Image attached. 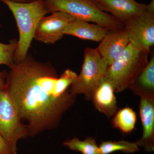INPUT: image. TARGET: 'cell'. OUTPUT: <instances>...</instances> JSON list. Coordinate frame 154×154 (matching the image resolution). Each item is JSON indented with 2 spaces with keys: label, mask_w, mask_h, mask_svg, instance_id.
Wrapping results in <instances>:
<instances>
[{
  "label": "cell",
  "mask_w": 154,
  "mask_h": 154,
  "mask_svg": "<svg viewBox=\"0 0 154 154\" xmlns=\"http://www.w3.org/2000/svg\"><path fill=\"white\" fill-rule=\"evenodd\" d=\"M9 68L4 89L27 123L29 136L56 127L75 100L69 89L77 74L68 69L58 77L51 63L28 55Z\"/></svg>",
  "instance_id": "1"
},
{
  "label": "cell",
  "mask_w": 154,
  "mask_h": 154,
  "mask_svg": "<svg viewBox=\"0 0 154 154\" xmlns=\"http://www.w3.org/2000/svg\"><path fill=\"white\" fill-rule=\"evenodd\" d=\"M11 10L17 22L19 34L18 46L14 54L15 63L22 61L28 55L38 22L48 14L45 0L17 3L1 0Z\"/></svg>",
  "instance_id": "2"
},
{
  "label": "cell",
  "mask_w": 154,
  "mask_h": 154,
  "mask_svg": "<svg viewBox=\"0 0 154 154\" xmlns=\"http://www.w3.org/2000/svg\"><path fill=\"white\" fill-rule=\"evenodd\" d=\"M149 54L130 43L121 55L108 66L103 79L112 85L115 93L124 91L146 65Z\"/></svg>",
  "instance_id": "3"
},
{
  "label": "cell",
  "mask_w": 154,
  "mask_h": 154,
  "mask_svg": "<svg viewBox=\"0 0 154 154\" xmlns=\"http://www.w3.org/2000/svg\"><path fill=\"white\" fill-rule=\"evenodd\" d=\"M45 2L48 14L62 11L77 19L105 27L110 31L124 27L118 19L87 0H46Z\"/></svg>",
  "instance_id": "4"
},
{
  "label": "cell",
  "mask_w": 154,
  "mask_h": 154,
  "mask_svg": "<svg viewBox=\"0 0 154 154\" xmlns=\"http://www.w3.org/2000/svg\"><path fill=\"white\" fill-rule=\"evenodd\" d=\"M84 58L80 74L69 90L73 95L83 94L86 100H91L103 80L108 65L96 48H86Z\"/></svg>",
  "instance_id": "5"
},
{
  "label": "cell",
  "mask_w": 154,
  "mask_h": 154,
  "mask_svg": "<svg viewBox=\"0 0 154 154\" xmlns=\"http://www.w3.org/2000/svg\"><path fill=\"white\" fill-rule=\"evenodd\" d=\"M0 134L11 149L18 154V141L29 136L28 128L21 120L18 111L5 89L0 91Z\"/></svg>",
  "instance_id": "6"
},
{
  "label": "cell",
  "mask_w": 154,
  "mask_h": 154,
  "mask_svg": "<svg viewBox=\"0 0 154 154\" xmlns=\"http://www.w3.org/2000/svg\"><path fill=\"white\" fill-rule=\"evenodd\" d=\"M130 43L149 53L154 44V14L146 11L124 25Z\"/></svg>",
  "instance_id": "7"
},
{
  "label": "cell",
  "mask_w": 154,
  "mask_h": 154,
  "mask_svg": "<svg viewBox=\"0 0 154 154\" xmlns=\"http://www.w3.org/2000/svg\"><path fill=\"white\" fill-rule=\"evenodd\" d=\"M75 17L62 11L51 13L40 20L36 27L34 38L47 44H53L60 40L63 30Z\"/></svg>",
  "instance_id": "8"
},
{
  "label": "cell",
  "mask_w": 154,
  "mask_h": 154,
  "mask_svg": "<svg viewBox=\"0 0 154 154\" xmlns=\"http://www.w3.org/2000/svg\"><path fill=\"white\" fill-rule=\"evenodd\" d=\"M96 5L105 12H108L124 26L145 11L146 5L135 0H99Z\"/></svg>",
  "instance_id": "9"
},
{
  "label": "cell",
  "mask_w": 154,
  "mask_h": 154,
  "mask_svg": "<svg viewBox=\"0 0 154 154\" xmlns=\"http://www.w3.org/2000/svg\"><path fill=\"white\" fill-rule=\"evenodd\" d=\"M129 43L127 32L123 27L110 31L96 49L109 66L121 55Z\"/></svg>",
  "instance_id": "10"
},
{
  "label": "cell",
  "mask_w": 154,
  "mask_h": 154,
  "mask_svg": "<svg viewBox=\"0 0 154 154\" xmlns=\"http://www.w3.org/2000/svg\"><path fill=\"white\" fill-rule=\"evenodd\" d=\"M140 97V114L143 132L141 139L136 143L138 146L144 147L146 150L152 152L154 150V96Z\"/></svg>",
  "instance_id": "11"
},
{
  "label": "cell",
  "mask_w": 154,
  "mask_h": 154,
  "mask_svg": "<svg viewBox=\"0 0 154 154\" xmlns=\"http://www.w3.org/2000/svg\"><path fill=\"white\" fill-rule=\"evenodd\" d=\"M110 30L96 24H90L75 18L68 24L63 30L64 35H71L81 39L99 42Z\"/></svg>",
  "instance_id": "12"
},
{
  "label": "cell",
  "mask_w": 154,
  "mask_h": 154,
  "mask_svg": "<svg viewBox=\"0 0 154 154\" xmlns=\"http://www.w3.org/2000/svg\"><path fill=\"white\" fill-rule=\"evenodd\" d=\"M112 85L103 79L92 98L96 109L108 118L113 116L118 109Z\"/></svg>",
  "instance_id": "13"
},
{
  "label": "cell",
  "mask_w": 154,
  "mask_h": 154,
  "mask_svg": "<svg viewBox=\"0 0 154 154\" xmlns=\"http://www.w3.org/2000/svg\"><path fill=\"white\" fill-rule=\"evenodd\" d=\"M128 88L140 96H154V56L152 55L144 68Z\"/></svg>",
  "instance_id": "14"
},
{
  "label": "cell",
  "mask_w": 154,
  "mask_h": 154,
  "mask_svg": "<svg viewBox=\"0 0 154 154\" xmlns=\"http://www.w3.org/2000/svg\"><path fill=\"white\" fill-rule=\"evenodd\" d=\"M112 123L113 126L123 133H129L134 129L137 115L130 107H125L117 111L113 116Z\"/></svg>",
  "instance_id": "15"
},
{
  "label": "cell",
  "mask_w": 154,
  "mask_h": 154,
  "mask_svg": "<svg viewBox=\"0 0 154 154\" xmlns=\"http://www.w3.org/2000/svg\"><path fill=\"white\" fill-rule=\"evenodd\" d=\"M99 148V154H110L117 151L130 153L139 150L136 143H134L124 140L102 141Z\"/></svg>",
  "instance_id": "16"
},
{
  "label": "cell",
  "mask_w": 154,
  "mask_h": 154,
  "mask_svg": "<svg viewBox=\"0 0 154 154\" xmlns=\"http://www.w3.org/2000/svg\"><path fill=\"white\" fill-rule=\"evenodd\" d=\"M63 144L70 149L81 152L82 154H99V147L96 141L92 137L81 140L75 137L66 141Z\"/></svg>",
  "instance_id": "17"
},
{
  "label": "cell",
  "mask_w": 154,
  "mask_h": 154,
  "mask_svg": "<svg viewBox=\"0 0 154 154\" xmlns=\"http://www.w3.org/2000/svg\"><path fill=\"white\" fill-rule=\"evenodd\" d=\"M18 46V41L12 39L9 44L0 42V65H5L10 67L14 63V56Z\"/></svg>",
  "instance_id": "18"
},
{
  "label": "cell",
  "mask_w": 154,
  "mask_h": 154,
  "mask_svg": "<svg viewBox=\"0 0 154 154\" xmlns=\"http://www.w3.org/2000/svg\"><path fill=\"white\" fill-rule=\"evenodd\" d=\"M0 154H11V149L4 137L0 134Z\"/></svg>",
  "instance_id": "19"
},
{
  "label": "cell",
  "mask_w": 154,
  "mask_h": 154,
  "mask_svg": "<svg viewBox=\"0 0 154 154\" xmlns=\"http://www.w3.org/2000/svg\"><path fill=\"white\" fill-rule=\"evenodd\" d=\"M7 75L5 72L0 71V91L5 88Z\"/></svg>",
  "instance_id": "20"
},
{
  "label": "cell",
  "mask_w": 154,
  "mask_h": 154,
  "mask_svg": "<svg viewBox=\"0 0 154 154\" xmlns=\"http://www.w3.org/2000/svg\"><path fill=\"white\" fill-rule=\"evenodd\" d=\"M146 11L149 13L154 14V0H152L149 5H146Z\"/></svg>",
  "instance_id": "21"
},
{
  "label": "cell",
  "mask_w": 154,
  "mask_h": 154,
  "mask_svg": "<svg viewBox=\"0 0 154 154\" xmlns=\"http://www.w3.org/2000/svg\"><path fill=\"white\" fill-rule=\"evenodd\" d=\"M10 1L17 3H27L30 2V0H10Z\"/></svg>",
  "instance_id": "22"
},
{
  "label": "cell",
  "mask_w": 154,
  "mask_h": 154,
  "mask_svg": "<svg viewBox=\"0 0 154 154\" xmlns=\"http://www.w3.org/2000/svg\"><path fill=\"white\" fill-rule=\"evenodd\" d=\"M87 1H89V2L94 3L95 5H96V3L98 2L99 0H87Z\"/></svg>",
  "instance_id": "23"
},
{
  "label": "cell",
  "mask_w": 154,
  "mask_h": 154,
  "mask_svg": "<svg viewBox=\"0 0 154 154\" xmlns=\"http://www.w3.org/2000/svg\"><path fill=\"white\" fill-rule=\"evenodd\" d=\"M38 1V0H30V2H33V1ZM45 1H46V0H45Z\"/></svg>",
  "instance_id": "24"
}]
</instances>
